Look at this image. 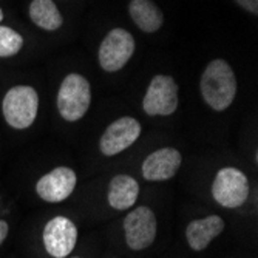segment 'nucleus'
<instances>
[{
	"instance_id": "nucleus-1",
	"label": "nucleus",
	"mask_w": 258,
	"mask_h": 258,
	"mask_svg": "<svg viewBox=\"0 0 258 258\" xmlns=\"http://www.w3.org/2000/svg\"><path fill=\"white\" fill-rule=\"evenodd\" d=\"M237 78L224 59L209 62L200 81V91L204 102L215 111L227 110L237 96Z\"/></svg>"
},
{
	"instance_id": "nucleus-2",
	"label": "nucleus",
	"mask_w": 258,
	"mask_h": 258,
	"mask_svg": "<svg viewBox=\"0 0 258 258\" xmlns=\"http://www.w3.org/2000/svg\"><path fill=\"white\" fill-rule=\"evenodd\" d=\"M39 111V95L31 85H14L4 96L2 113L5 122L14 130L30 128Z\"/></svg>"
},
{
	"instance_id": "nucleus-3",
	"label": "nucleus",
	"mask_w": 258,
	"mask_h": 258,
	"mask_svg": "<svg viewBox=\"0 0 258 258\" xmlns=\"http://www.w3.org/2000/svg\"><path fill=\"white\" fill-rule=\"evenodd\" d=\"M91 104V87L87 78L79 73H70L60 82L57 91L59 114L68 122L82 119Z\"/></svg>"
},
{
	"instance_id": "nucleus-4",
	"label": "nucleus",
	"mask_w": 258,
	"mask_h": 258,
	"mask_svg": "<svg viewBox=\"0 0 258 258\" xmlns=\"http://www.w3.org/2000/svg\"><path fill=\"white\" fill-rule=\"evenodd\" d=\"M249 192V179L240 169L223 167L217 172L212 182V197L220 206L226 209L241 207L247 201Z\"/></svg>"
},
{
	"instance_id": "nucleus-5",
	"label": "nucleus",
	"mask_w": 258,
	"mask_h": 258,
	"mask_svg": "<svg viewBox=\"0 0 258 258\" xmlns=\"http://www.w3.org/2000/svg\"><path fill=\"white\" fill-rule=\"evenodd\" d=\"M135 46V37L128 31L122 28H113L108 31L99 46L98 60L101 68L107 73L119 72L132 59Z\"/></svg>"
},
{
	"instance_id": "nucleus-6",
	"label": "nucleus",
	"mask_w": 258,
	"mask_h": 258,
	"mask_svg": "<svg viewBox=\"0 0 258 258\" xmlns=\"http://www.w3.org/2000/svg\"><path fill=\"white\" fill-rule=\"evenodd\" d=\"M158 221L155 212L147 206H139L127 214L124 220L125 243L132 250H144L156 238Z\"/></svg>"
},
{
	"instance_id": "nucleus-7",
	"label": "nucleus",
	"mask_w": 258,
	"mask_h": 258,
	"mask_svg": "<svg viewBox=\"0 0 258 258\" xmlns=\"http://www.w3.org/2000/svg\"><path fill=\"white\" fill-rule=\"evenodd\" d=\"M143 108L149 116H169L178 108V84L172 76L156 75L146 91Z\"/></svg>"
},
{
	"instance_id": "nucleus-8",
	"label": "nucleus",
	"mask_w": 258,
	"mask_h": 258,
	"mask_svg": "<svg viewBox=\"0 0 258 258\" xmlns=\"http://www.w3.org/2000/svg\"><path fill=\"white\" fill-rule=\"evenodd\" d=\"M42 241L46 253L53 258H67L78 243V227L67 217H54L45 224Z\"/></svg>"
},
{
	"instance_id": "nucleus-9",
	"label": "nucleus",
	"mask_w": 258,
	"mask_h": 258,
	"mask_svg": "<svg viewBox=\"0 0 258 258\" xmlns=\"http://www.w3.org/2000/svg\"><path fill=\"white\" fill-rule=\"evenodd\" d=\"M141 124L132 116L113 121L99 139V150L105 156H114L132 147L141 136Z\"/></svg>"
},
{
	"instance_id": "nucleus-10",
	"label": "nucleus",
	"mask_w": 258,
	"mask_h": 258,
	"mask_svg": "<svg viewBox=\"0 0 258 258\" xmlns=\"http://www.w3.org/2000/svg\"><path fill=\"white\" fill-rule=\"evenodd\" d=\"M78 176L70 167H56L40 176L36 182V194L46 203H62L76 189Z\"/></svg>"
},
{
	"instance_id": "nucleus-11",
	"label": "nucleus",
	"mask_w": 258,
	"mask_h": 258,
	"mask_svg": "<svg viewBox=\"0 0 258 258\" xmlns=\"http://www.w3.org/2000/svg\"><path fill=\"white\" fill-rule=\"evenodd\" d=\"M182 162V155L173 147H162L152 152L141 166L144 179L147 181H167L172 179Z\"/></svg>"
},
{
	"instance_id": "nucleus-12",
	"label": "nucleus",
	"mask_w": 258,
	"mask_h": 258,
	"mask_svg": "<svg viewBox=\"0 0 258 258\" xmlns=\"http://www.w3.org/2000/svg\"><path fill=\"white\" fill-rule=\"evenodd\" d=\"M226 223L218 215H209L206 218L192 220L185 227V240L190 249L200 252L204 250L214 238L224 230Z\"/></svg>"
},
{
	"instance_id": "nucleus-13",
	"label": "nucleus",
	"mask_w": 258,
	"mask_h": 258,
	"mask_svg": "<svg viewBox=\"0 0 258 258\" xmlns=\"http://www.w3.org/2000/svg\"><path fill=\"white\" fill-rule=\"evenodd\" d=\"M139 197L138 181L125 173L116 175L108 182V204L116 210H128L135 206Z\"/></svg>"
},
{
	"instance_id": "nucleus-14",
	"label": "nucleus",
	"mask_w": 258,
	"mask_h": 258,
	"mask_svg": "<svg viewBox=\"0 0 258 258\" xmlns=\"http://www.w3.org/2000/svg\"><path fill=\"white\" fill-rule=\"evenodd\" d=\"M128 14L135 25L144 33H156L164 23V14L153 0H132Z\"/></svg>"
},
{
	"instance_id": "nucleus-15",
	"label": "nucleus",
	"mask_w": 258,
	"mask_h": 258,
	"mask_svg": "<svg viewBox=\"0 0 258 258\" xmlns=\"http://www.w3.org/2000/svg\"><path fill=\"white\" fill-rule=\"evenodd\" d=\"M28 13L34 25L45 31H56L63 23V17L53 0H33Z\"/></svg>"
},
{
	"instance_id": "nucleus-16",
	"label": "nucleus",
	"mask_w": 258,
	"mask_h": 258,
	"mask_svg": "<svg viewBox=\"0 0 258 258\" xmlns=\"http://www.w3.org/2000/svg\"><path fill=\"white\" fill-rule=\"evenodd\" d=\"M23 48V36L0 23V59L13 57Z\"/></svg>"
},
{
	"instance_id": "nucleus-17",
	"label": "nucleus",
	"mask_w": 258,
	"mask_h": 258,
	"mask_svg": "<svg viewBox=\"0 0 258 258\" xmlns=\"http://www.w3.org/2000/svg\"><path fill=\"white\" fill-rule=\"evenodd\" d=\"M235 4L252 14H258V0H235Z\"/></svg>"
},
{
	"instance_id": "nucleus-18",
	"label": "nucleus",
	"mask_w": 258,
	"mask_h": 258,
	"mask_svg": "<svg viewBox=\"0 0 258 258\" xmlns=\"http://www.w3.org/2000/svg\"><path fill=\"white\" fill-rule=\"evenodd\" d=\"M10 233V224L5 220H0V246L5 243V240L8 238Z\"/></svg>"
},
{
	"instance_id": "nucleus-19",
	"label": "nucleus",
	"mask_w": 258,
	"mask_h": 258,
	"mask_svg": "<svg viewBox=\"0 0 258 258\" xmlns=\"http://www.w3.org/2000/svg\"><path fill=\"white\" fill-rule=\"evenodd\" d=\"M5 19V14H4V10L0 8V23H2V20Z\"/></svg>"
},
{
	"instance_id": "nucleus-20",
	"label": "nucleus",
	"mask_w": 258,
	"mask_h": 258,
	"mask_svg": "<svg viewBox=\"0 0 258 258\" xmlns=\"http://www.w3.org/2000/svg\"><path fill=\"white\" fill-rule=\"evenodd\" d=\"M70 258H81V256H70Z\"/></svg>"
}]
</instances>
